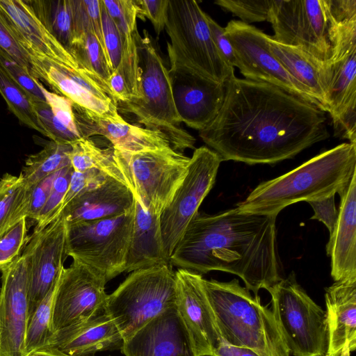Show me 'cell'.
I'll return each instance as SVG.
<instances>
[{
    "instance_id": "1",
    "label": "cell",
    "mask_w": 356,
    "mask_h": 356,
    "mask_svg": "<svg viewBox=\"0 0 356 356\" xmlns=\"http://www.w3.org/2000/svg\"><path fill=\"white\" fill-rule=\"evenodd\" d=\"M199 136L223 161L273 165L329 138L325 112L274 85L232 76Z\"/></svg>"
},
{
    "instance_id": "2",
    "label": "cell",
    "mask_w": 356,
    "mask_h": 356,
    "mask_svg": "<svg viewBox=\"0 0 356 356\" xmlns=\"http://www.w3.org/2000/svg\"><path fill=\"white\" fill-rule=\"evenodd\" d=\"M277 216L238 207L216 214L198 211L176 245L170 264L202 275L215 270L234 274L257 296L282 279Z\"/></svg>"
},
{
    "instance_id": "3",
    "label": "cell",
    "mask_w": 356,
    "mask_h": 356,
    "mask_svg": "<svg viewBox=\"0 0 356 356\" xmlns=\"http://www.w3.org/2000/svg\"><path fill=\"white\" fill-rule=\"evenodd\" d=\"M356 174V144L343 143L298 167L264 181L236 204L241 211L278 215L287 206L341 195Z\"/></svg>"
},
{
    "instance_id": "4",
    "label": "cell",
    "mask_w": 356,
    "mask_h": 356,
    "mask_svg": "<svg viewBox=\"0 0 356 356\" xmlns=\"http://www.w3.org/2000/svg\"><path fill=\"white\" fill-rule=\"evenodd\" d=\"M223 341L249 348L260 356H289L272 310L252 296L237 279H202Z\"/></svg>"
},
{
    "instance_id": "5",
    "label": "cell",
    "mask_w": 356,
    "mask_h": 356,
    "mask_svg": "<svg viewBox=\"0 0 356 356\" xmlns=\"http://www.w3.org/2000/svg\"><path fill=\"white\" fill-rule=\"evenodd\" d=\"M165 29L169 37V72L173 78H195L225 83L234 75L218 50L207 13L195 0H168Z\"/></svg>"
},
{
    "instance_id": "6",
    "label": "cell",
    "mask_w": 356,
    "mask_h": 356,
    "mask_svg": "<svg viewBox=\"0 0 356 356\" xmlns=\"http://www.w3.org/2000/svg\"><path fill=\"white\" fill-rule=\"evenodd\" d=\"M141 68L140 100L118 104L145 128L159 131L168 138L175 150L183 153L193 149L195 138L181 128L172 92V80L148 31L137 37Z\"/></svg>"
},
{
    "instance_id": "7",
    "label": "cell",
    "mask_w": 356,
    "mask_h": 356,
    "mask_svg": "<svg viewBox=\"0 0 356 356\" xmlns=\"http://www.w3.org/2000/svg\"><path fill=\"white\" fill-rule=\"evenodd\" d=\"M177 301L175 272L161 264L131 272L107 296L105 312L124 340Z\"/></svg>"
},
{
    "instance_id": "8",
    "label": "cell",
    "mask_w": 356,
    "mask_h": 356,
    "mask_svg": "<svg viewBox=\"0 0 356 356\" xmlns=\"http://www.w3.org/2000/svg\"><path fill=\"white\" fill-rule=\"evenodd\" d=\"M113 158L120 182L145 209L159 216L172 202L191 161L171 147L138 153L113 148Z\"/></svg>"
},
{
    "instance_id": "9",
    "label": "cell",
    "mask_w": 356,
    "mask_h": 356,
    "mask_svg": "<svg viewBox=\"0 0 356 356\" xmlns=\"http://www.w3.org/2000/svg\"><path fill=\"white\" fill-rule=\"evenodd\" d=\"M284 343L293 356H324L329 336L326 312L307 295L292 271L266 289Z\"/></svg>"
},
{
    "instance_id": "10",
    "label": "cell",
    "mask_w": 356,
    "mask_h": 356,
    "mask_svg": "<svg viewBox=\"0 0 356 356\" xmlns=\"http://www.w3.org/2000/svg\"><path fill=\"white\" fill-rule=\"evenodd\" d=\"M134 216V205L116 216L67 224V256L107 283L125 271Z\"/></svg>"
},
{
    "instance_id": "11",
    "label": "cell",
    "mask_w": 356,
    "mask_h": 356,
    "mask_svg": "<svg viewBox=\"0 0 356 356\" xmlns=\"http://www.w3.org/2000/svg\"><path fill=\"white\" fill-rule=\"evenodd\" d=\"M26 51L31 60V76L45 82L54 92L67 97L88 114L113 120L122 118L108 82L70 50L57 60L35 51Z\"/></svg>"
},
{
    "instance_id": "12",
    "label": "cell",
    "mask_w": 356,
    "mask_h": 356,
    "mask_svg": "<svg viewBox=\"0 0 356 356\" xmlns=\"http://www.w3.org/2000/svg\"><path fill=\"white\" fill-rule=\"evenodd\" d=\"M267 22L275 41L324 63L330 59L334 21L327 0H272Z\"/></svg>"
},
{
    "instance_id": "13",
    "label": "cell",
    "mask_w": 356,
    "mask_h": 356,
    "mask_svg": "<svg viewBox=\"0 0 356 356\" xmlns=\"http://www.w3.org/2000/svg\"><path fill=\"white\" fill-rule=\"evenodd\" d=\"M222 161L220 156L208 147L202 146L194 150L186 177L160 216L162 238L169 259L188 225L213 188Z\"/></svg>"
},
{
    "instance_id": "14",
    "label": "cell",
    "mask_w": 356,
    "mask_h": 356,
    "mask_svg": "<svg viewBox=\"0 0 356 356\" xmlns=\"http://www.w3.org/2000/svg\"><path fill=\"white\" fill-rule=\"evenodd\" d=\"M225 31L234 48L236 67L245 79L274 85L321 109L273 55L268 42V35L253 25L235 19L227 23Z\"/></svg>"
},
{
    "instance_id": "15",
    "label": "cell",
    "mask_w": 356,
    "mask_h": 356,
    "mask_svg": "<svg viewBox=\"0 0 356 356\" xmlns=\"http://www.w3.org/2000/svg\"><path fill=\"white\" fill-rule=\"evenodd\" d=\"M30 250L3 269L0 288V356H27Z\"/></svg>"
},
{
    "instance_id": "16",
    "label": "cell",
    "mask_w": 356,
    "mask_h": 356,
    "mask_svg": "<svg viewBox=\"0 0 356 356\" xmlns=\"http://www.w3.org/2000/svg\"><path fill=\"white\" fill-rule=\"evenodd\" d=\"M106 284L102 277L76 261L64 267L54 303L53 333L105 312Z\"/></svg>"
},
{
    "instance_id": "17",
    "label": "cell",
    "mask_w": 356,
    "mask_h": 356,
    "mask_svg": "<svg viewBox=\"0 0 356 356\" xmlns=\"http://www.w3.org/2000/svg\"><path fill=\"white\" fill-rule=\"evenodd\" d=\"M67 221L60 213L47 227L29 236V320L47 294L67 259Z\"/></svg>"
},
{
    "instance_id": "18",
    "label": "cell",
    "mask_w": 356,
    "mask_h": 356,
    "mask_svg": "<svg viewBox=\"0 0 356 356\" xmlns=\"http://www.w3.org/2000/svg\"><path fill=\"white\" fill-rule=\"evenodd\" d=\"M179 313L190 334L197 356H212L223 341L202 286V275L179 268L176 272Z\"/></svg>"
},
{
    "instance_id": "19",
    "label": "cell",
    "mask_w": 356,
    "mask_h": 356,
    "mask_svg": "<svg viewBox=\"0 0 356 356\" xmlns=\"http://www.w3.org/2000/svg\"><path fill=\"white\" fill-rule=\"evenodd\" d=\"M326 67L327 112L333 120L356 108V19L337 22Z\"/></svg>"
},
{
    "instance_id": "20",
    "label": "cell",
    "mask_w": 356,
    "mask_h": 356,
    "mask_svg": "<svg viewBox=\"0 0 356 356\" xmlns=\"http://www.w3.org/2000/svg\"><path fill=\"white\" fill-rule=\"evenodd\" d=\"M120 350L125 356H197L177 305L124 339Z\"/></svg>"
},
{
    "instance_id": "21",
    "label": "cell",
    "mask_w": 356,
    "mask_h": 356,
    "mask_svg": "<svg viewBox=\"0 0 356 356\" xmlns=\"http://www.w3.org/2000/svg\"><path fill=\"white\" fill-rule=\"evenodd\" d=\"M123 338L105 312L55 331L46 346L69 356H89L121 349Z\"/></svg>"
},
{
    "instance_id": "22",
    "label": "cell",
    "mask_w": 356,
    "mask_h": 356,
    "mask_svg": "<svg viewBox=\"0 0 356 356\" xmlns=\"http://www.w3.org/2000/svg\"><path fill=\"white\" fill-rule=\"evenodd\" d=\"M74 108L78 128L83 138L104 136L114 149L128 153L171 147L168 138L159 131L130 124L123 118H104L88 114L75 105Z\"/></svg>"
},
{
    "instance_id": "23",
    "label": "cell",
    "mask_w": 356,
    "mask_h": 356,
    "mask_svg": "<svg viewBox=\"0 0 356 356\" xmlns=\"http://www.w3.org/2000/svg\"><path fill=\"white\" fill-rule=\"evenodd\" d=\"M172 80L175 104L181 122L198 131L204 129L222 106L225 83L195 78L172 77Z\"/></svg>"
},
{
    "instance_id": "24",
    "label": "cell",
    "mask_w": 356,
    "mask_h": 356,
    "mask_svg": "<svg viewBox=\"0 0 356 356\" xmlns=\"http://www.w3.org/2000/svg\"><path fill=\"white\" fill-rule=\"evenodd\" d=\"M338 218L326 245L334 282L356 280V174L339 195Z\"/></svg>"
},
{
    "instance_id": "25",
    "label": "cell",
    "mask_w": 356,
    "mask_h": 356,
    "mask_svg": "<svg viewBox=\"0 0 356 356\" xmlns=\"http://www.w3.org/2000/svg\"><path fill=\"white\" fill-rule=\"evenodd\" d=\"M327 354L350 356L356 347V280L334 282L325 289Z\"/></svg>"
},
{
    "instance_id": "26",
    "label": "cell",
    "mask_w": 356,
    "mask_h": 356,
    "mask_svg": "<svg viewBox=\"0 0 356 356\" xmlns=\"http://www.w3.org/2000/svg\"><path fill=\"white\" fill-rule=\"evenodd\" d=\"M134 205L131 191L111 178L102 186L73 199L60 213L67 224L96 220L122 214Z\"/></svg>"
},
{
    "instance_id": "27",
    "label": "cell",
    "mask_w": 356,
    "mask_h": 356,
    "mask_svg": "<svg viewBox=\"0 0 356 356\" xmlns=\"http://www.w3.org/2000/svg\"><path fill=\"white\" fill-rule=\"evenodd\" d=\"M170 264L162 238L160 216L145 209L134 198L132 234L125 271Z\"/></svg>"
},
{
    "instance_id": "28",
    "label": "cell",
    "mask_w": 356,
    "mask_h": 356,
    "mask_svg": "<svg viewBox=\"0 0 356 356\" xmlns=\"http://www.w3.org/2000/svg\"><path fill=\"white\" fill-rule=\"evenodd\" d=\"M270 49L305 92L314 99L321 109L327 112L328 74L326 63L302 49L280 44L268 35Z\"/></svg>"
},
{
    "instance_id": "29",
    "label": "cell",
    "mask_w": 356,
    "mask_h": 356,
    "mask_svg": "<svg viewBox=\"0 0 356 356\" xmlns=\"http://www.w3.org/2000/svg\"><path fill=\"white\" fill-rule=\"evenodd\" d=\"M140 8L135 0H123L119 14L113 21L116 24L121 35L122 56L119 66L115 70L123 77L127 85L129 101L140 100L141 68L137 37V18ZM127 103V102H126Z\"/></svg>"
},
{
    "instance_id": "30",
    "label": "cell",
    "mask_w": 356,
    "mask_h": 356,
    "mask_svg": "<svg viewBox=\"0 0 356 356\" xmlns=\"http://www.w3.org/2000/svg\"><path fill=\"white\" fill-rule=\"evenodd\" d=\"M32 188L22 174L6 173L0 179V238L28 215Z\"/></svg>"
},
{
    "instance_id": "31",
    "label": "cell",
    "mask_w": 356,
    "mask_h": 356,
    "mask_svg": "<svg viewBox=\"0 0 356 356\" xmlns=\"http://www.w3.org/2000/svg\"><path fill=\"white\" fill-rule=\"evenodd\" d=\"M38 19L67 49L74 39L71 0H26Z\"/></svg>"
},
{
    "instance_id": "32",
    "label": "cell",
    "mask_w": 356,
    "mask_h": 356,
    "mask_svg": "<svg viewBox=\"0 0 356 356\" xmlns=\"http://www.w3.org/2000/svg\"><path fill=\"white\" fill-rule=\"evenodd\" d=\"M70 144L50 140L40 152L25 160L21 173L28 187L32 188L48 175L71 165Z\"/></svg>"
},
{
    "instance_id": "33",
    "label": "cell",
    "mask_w": 356,
    "mask_h": 356,
    "mask_svg": "<svg viewBox=\"0 0 356 356\" xmlns=\"http://www.w3.org/2000/svg\"><path fill=\"white\" fill-rule=\"evenodd\" d=\"M70 163L74 171L96 169L120 182L113 158V148H101L90 138H81L70 144Z\"/></svg>"
},
{
    "instance_id": "34",
    "label": "cell",
    "mask_w": 356,
    "mask_h": 356,
    "mask_svg": "<svg viewBox=\"0 0 356 356\" xmlns=\"http://www.w3.org/2000/svg\"><path fill=\"white\" fill-rule=\"evenodd\" d=\"M0 94L8 108L19 120L50 139V135L36 113L30 96L8 74L0 63Z\"/></svg>"
},
{
    "instance_id": "35",
    "label": "cell",
    "mask_w": 356,
    "mask_h": 356,
    "mask_svg": "<svg viewBox=\"0 0 356 356\" xmlns=\"http://www.w3.org/2000/svg\"><path fill=\"white\" fill-rule=\"evenodd\" d=\"M63 269L28 321L26 334L27 356L46 346L53 334L51 329L53 307Z\"/></svg>"
},
{
    "instance_id": "36",
    "label": "cell",
    "mask_w": 356,
    "mask_h": 356,
    "mask_svg": "<svg viewBox=\"0 0 356 356\" xmlns=\"http://www.w3.org/2000/svg\"><path fill=\"white\" fill-rule=\"evenodd\" d=\"M69 50L81 62L107 81L111 71L103 48L93 33L86 31L81 33L74 39Z\"/></svg>"
},
{
    "instance_id": "37",
    "label": "cell",
    "mask_w": 356,
    "mask_h": 356,
    "mask_svg": "<svg viewBox=\"0 0 356 356\" xmlns=\"http://www.w3.org/2000/svg\"><path fill=\"white\" fill-rule=\"evenodd\" d=\"M73 169L71 165L60 170L54 179L49 197L39 214L33 233L43 229L60 213Z\"/></svg>"
},
{
    "instance_id": "38",
    "label": "cell",
    "mask_w": 356,
    "mask_h": 356,
    "mask_svg": "<svg viewBox=\"0 0 356 356\" xmlns=\"http://www.w3.org/2000/svg\"><path fill=\"white\" fill-rule=\"evenodd\" d=\"M214 3L250 24L267 21L272 0H217Z\"/></svg>"
},
{
    "instance_id": "39",
    "label": "cell",
    "mask_w": 356,
    "mask_h": 356,
    "mask_svg": "<svg viewBox=\"0 0 356 356\" xmlns=\"http://www.w3.org/2000/svg\"><path fill=\"white\" fill-rule=\"evenodd\" d=\"M27 218H24L0 238V271L21 256L29 241Z\"/></svg>"
},
{
    "instance_id": "40",
    "label": "cell",
    "mask_w": 356,
    "mask_h": 356,
    "mask_svg": "<svg viewBox=\"0 0 356 356\" xmlns=\"http://www.w3.org/2000/svg\"><path fill=\"white\" fill-rule=\"evenodd\" d=\"M39 86L58 122L79 138H83L78 128L74 102L66 97L48 90L40 82Z\"/></svg>"
},
{
    "instance_id": "41",
    "label": "cell",
    "mask_w": 356,
    "mask_h": 356,
    "mask_svg": "<svg viewBox=\"0 0 356 356\" xmlns=\"http://www.w3.org/2000/svg\"><path fill=\"white\" fill-rule=\"evenodd\" d=\"M110 179L111 177L106 174L96 169L83 172L73 170L60 211H62L64 207L76 197L102 186Z\"/></svg>"
},
{
    "instance_id": "42",
    "label": "cell",
    "mask_w": 356,
    "mask_h": 356,
    "mask_svg": "<svg viewBox=\"0 0 356 356\" xmlns=\"http://www.w3.org/2000/svg\"><path fill=\"white\" fill-rule=\"evenodd\" d=\"M100 1L104 43L106 60L111 74L118 68L120 63L122 40L119 29L108 14L102 0Z\"/></svg>"
},
{
    "instance_id": "43",
    "label": "cell",
    "mask_w": 356,
    "mask_h": 356,
    "mask_svg": "<svg viewBox=\"0 0 356 356\" xmlns=\"http://www.w3.org/2000/svg\"><path fill=\"white\" fill-rule=\"evenodd\" d=\"M0 63L10 76L28 93L31 101H46L39 86L40 81L34 79L27 70L15 62L1 49Z\"/></svg>"
},
{
    "instance_id": "44",
    "label": "cell",
    "mask_w": 356,
    "mask_h": 356,
    "mask_svg": "<svg viewBox=\"0 0 356 356\" xmlns=\"http://www.w3.org/2000/svg\"><path fill=\"white\" fill-rule=\"evenodd\" d=\"M32 104L51 140L70 145L81 138L58 122L46 101L32 100Z\"/></svg>"
},
{
    "instance_id": "45",
    "label": "cell",
    "mask_w": 356,
    "mask_h": 356,
    "mask_svg": "<svg viewBox=\"0 0 356 356\" xmlns=\"http://www.w3.org/2000/svg\"><path fill=\"white\" fill-rule=\"evenodd\" d=\"M0 49L12 59L29 71L31 75V60L24 49L20 46L0 15Z\"/></svg>"
},
{
    "instance_id": "46",
    "label": "cell",
    "mask_w": 356,
    "mask_h": 356,
    "mask_svg": "<svg viewBox=\"0 0 356 356\" xmlns=\"http://www.w3.org/2000/svg\"><path fill=\"white\" fill-rule=\"evenodd\" d=\"M140 8L139 18H147L157 35L165 29L168 0H137Z\"/></svg>"
},
{
    "instance_id": "47",
    "label": "cell",
    "mask_w": 356,
    "mask_h": 356,
    "mask_svg": "<svg viewBox=\"0 0 356 356\" xmlns=\"http://www.w3.org/2000/svg\"><path fill=\"white\" fill-rule=\"evenodd\" d=\"M58 171L44 177L32 188L27 219L37 221L49 197L54 179Z\"/></svg>"
},
{
    "instance_id": "48",
    "label": "cell",
    "mask_w": 356,
    "mask_h": 356,
    "mask_svg": "<svg viewBox=\"0 0 356 356\" xmlns=\"http://www.w3.org/2000/svg\"><path fill=\"white\" fill-rule=\"evenodd\" d=\"M334 197L335 195H332L321 200L307 202L314 212L311 219L323 222L327 228L330 235L332 233L338 218Z\"/></svg>"
},
{
    "instance_id": "49",
    "label": "cell",
    "mask_w": 356,
    "mask_h": 356,
    "mask_svg": "<svg viewBox=\"0 0 356 356\" xmlns=\"http://www.w3.org/2000/svg\"><path fill=\"white\" fill-rule=\"evenodd\" d=\"M207 19L213 40L225 62L232 67H236V56L234 48L227 38L225 28L220 26L207 14Z\"/></svg>"
},
{
    "instance_id": "50",
    "label": "cell",
    "mask_w": 356,
    "mask_h": 356,
    "mask_svg": "<svg viewBox=\"0 0 356 356\" xmlns=\"http://www.w3.org/2000/svg\"><path fill=\"white\" fill-rule=\"evenodd\" d=\"M107 82L118 104L129 101L130 97L127 85L123 77L118 71L115 70L111 72Z\"/></svg>"
},
{
    "instance_id": "51",
    "label": "cell",
    "mask_w": 356,
    "mask_h": 356,
    "mask_svg": "<svg viewBox=\"0 0 356 356\" xmlns=\"http://www.w3.org/2000/svg\"><path fill=\"white\" fill-rule=\"evenodd\" d=\"M212 356H260L254 350L242 346H236L224 341L216 349Z\"/></svg>"
},
{
    "instance_id": "52",
    "label": "cell",
    "mask_w": 356,
    "mask_h": 356,
    "mask_svg": "<svg viewBox=\"0 0 356 356\" xmlns=\"http://www.w3.org/2000/svg\"><path fill=\"white\" fill-rule=\"evenodd\" d=\"M38 350L47 355L48 356H69L59 352L55 348L48 346H44L40 349H38Z\"/></svg>"
},
{
    "instance_id": "53",
    "label": "cell",
    "mask_w": 356,
    "mask_h": 356,
    "mask_svg": "<svg viewBox=\"0 0 356 356\" xmlns=\"http://www.w3.org/2000/svg\"><path fill=\"white\" fill-rule=\"evenodd\" d=\"M28 356H48V355L39 351V350H36L35 352L31 353Z\"/></svg>"
},
{
    "instance_id": "54",
    "label": "cell",
    "mask_w": 356,
    "mask_h": 356,
    "mask_svg": "<svg viewBox=\"0 0 356 356\" xmlns=\"http://www.w3.org/2000/svg\"><path fill=\"white\" fill-rule=\"evenodd\" d=\"M324 356H333V355H330V354H327H327H326L325 355H324Z\"/></svg>"
}]
</instances>
